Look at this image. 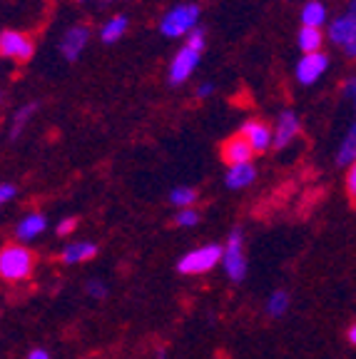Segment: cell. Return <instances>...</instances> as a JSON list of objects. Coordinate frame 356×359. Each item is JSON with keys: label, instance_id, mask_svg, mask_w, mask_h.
Here are the masks:
<instances>
[{"label": "cell", "instance_id": "6da1fadb", "mask_svg": "<svg viewBox=\"0 0 356 359\" xmlns=\"http://www.w3.org/2000/svg\"><path fill=\"white\" fill-rule=\"evenodd\" d=\"M38 267V255L22 242H8L0 247V280L8 285H18L33 277Z\"/></svg>", "mask_w": 356, "mask_h": 359}, {"label": "cell", "instance_id": "d4e9b609", "mask_svg": "<svg viewBox=\"0 0 356 359\" xmlns=\"http://www.w3.org/2000/svg\"><path fill=\"white\" fill-rule=\"evenodd\" d=\"M85 292H88L90 297L102 299V297H107V285H105V282H100V280H88V282H85Z\"/></svg>", "mask_w": 356, "mask_h": 359}, {"label": "cell", "instance_id": "8992f818", "mask_svg": "<svg viewBox=\"0 0 356 359\" xmlns=\"http://www.w3.org/2000/svg\"><path fill=\"white\" fill-rule=\"evenodd\" d=\"M327 67H329L327 53H322V50L309 53V55H304L299 62H296V80H299L301 85H314L324 73H327Z\"/></svg>", "mask_w": 356, "mask_h": 359}, {"label": "cell", "instance_id": "ffe728a7", "mask_svg": "<svg viewBox=\"0 0 356 359\" xmlns=\"http://www.w3.org/2000/svg\"><path fill=\"white\" fill-rule=\"evenodd\" d=\"M292 299H289V292H284V290H277L269 294L267 299V314L269 317H282L287 309H289Z\"/></svg>", "mask_w": 356, "mask_h": 359}, {"label": "cell", "instance_id": "f546056e", "mask_svg": "<svg viewBox=\"0 0 356 359\" xmlns=\"http://www.w3.org/2000/svg\"><path fill=\"white\" fill-rule=\"evenodd\" d=\"M212 93H214V85H210V83H205V85L197 88V97H210Z\"/></svg>", "mask_w": 356, "mask_h": 359}, {"label": "cell", "instance_id": "52a82bcc", "mask_svg": "<svg viewBox=\"0 0 356 359\" xmlns=\"http://www.w3.org/2000/svg\"><path fill=\"white\" fill-rule=\"evenodd\" d=\"M240 135L245 137L247 142H249V147L254 152H264L269 150V147L274 145V133L272 128H269L267 123H262V120H249V123L242 125Z\"/></svg>", "mask_w": 356, "mask_h": 359}, {"label": "cell", "instance_id": "277c9868", "mask_svg": "<svg viewBox=\"0 0 356 359\" xmlns=\"http://www.w3.org/2000/svg\"><path fill=\"white\" fill-rule=\"evenodd\" d=\"M197 18H200V8L197 6H177L162 18L160 30L167 38H179V35H189L195 30Z\"/></svg>", "mask_w": 356, "mask_h": 359}, {"label": "cell", "instance_id": "5bb4252c", "mask_svg": "<svg viewBox=\"0 0 356 359\" xmlns=\"http://www.w3.org/2000/svg\"><path fill=\"white\" fill-rule=\"evenodd\" d=\"M256 177V170L252 163H245V165H234V168L227 170V177H224V182H227L229 190H242V187L252 185Z\"/></svg>", "mask_w": 356, "mask_h": 359}, {"label": "cell", "instance_id": "603a6c76", "mask_svg": "<svg viewBox=\"0 0 356 359\" xmlns=\"http://www.w3.org/2000/svg\"><path fill=\"white\" fill-rule=\"evenodd\" d=\"M200 219L202 217L195 208H187V210H179L177 217H174V224H177V227H195Z\"/></svg>", "mask_w": 356, "mask_h": 359}, {"label": "cell", "instance_id": "4dcf8cb0", "mask_svg": "<svg viewBox=\"0 0 356 359\" xmlns=\"http://www.w3.org/2000/svg\"><path fill=\"white\" fill-rule=\"evenodd\" d=\"M25 359H50V354L45 352V349H30Z\"/></svg>", "mask_w": 356, "mask_h": 359}, {"label": "cell", "instance_id": "8fae6325", "mask_svg": "<svg viewBox=\"0 0 356 359\" xmlns=\"http://www.w3.org/2000/svg\"><path fill=\"white\" fill-rule=\"evenodd\" d=\"M97 250L100 247L95 245V242H70L60 252V262L67 264V267H73V264H83V262H90V259L97 257Z\"/></svg>", "mask_w": 356, "mask_h": 359}, {"label": "cell", "instance_id": "d6a6232c", "mask_svg": "<svg viewBox=\"0 0 356 359\" xmlns=\"http://www.w3.org/2000/svg\"><path fill=\"white\" fill-rule=\"evenodd\" d=\"M346 90L351 93V97H354V105H356V80H351V83L346 85Z\"/></svg>", "mask_w": 356, "mask_h": 359}, {"label": "cell", "instance_id": "9a60e30c", "mask_svg": "<svg viewBox=\"0 0 356 359\" xmlns=\"http://www.w3.org/2000/svg\"><path fill=\"white\" fill-rule=\"evenodd\" d=\"M351 33H354V18H351L349 13L336 18L334 22H329V40L334 45H339V48H344V45L349 43Z\"/></svg>", "mask_w": 356, "mask_h": 359}, {"label": "cell", "instance_id": "ac0fdd59", "mask_svg": "<svg viewBox=\"0 0 356 359\" xmlns=\"http://www.w3.org/2000/svg\"><path fill=\"white\" fill-rule=\"evenodd\" d=\"M356 163V123L349 128L339 152H336V165H351Z\"/></svg>", "mask_w": 356, "mask_h": 359}, {"label": "cell", "instance_id": "2e32d148", "mask_svg": "<svg viewBox=\"0 0 356 359\" xmlns=\"http://www.w3.org/2000/svg\"><path fill=\"white\" fill-rule=\"evenodd\" d=\"M322 43H324L322 28H304V25H301L299 35H296V45H299V50L304 53V55L319 53L322 50Z\"/></svg>", "mask_w": 356, "mask_h": 359}, {"label": "cell", "instance_id": "f1b7e54d", "mask_svg": "<svg viewBox=\"0 0 356 359\" xmlns=\"http://www.w3.org/2000/svg\"><path fill=\"white\" fill-rule=\"evenodd\" d=\"M13 197H15V185H0V208L6 205V202H11Z\"/></svg>", "mask_w": 356, "mask_h": 359}, {"label": "cell", "instance_id": "44dd1931", "mask_svg": "<svg viewBox=\"0 0 356 359\" xmlns=\"http://www.w3.org/2000/svg\"><path fill=\"white\" fill-rule=\"evenodd\" d=\"M197 200H200V195H197L195 187H174V190L170 192V202H172V205H177L179 210L192 208Z\"/></svg>", "mask_w": 356, "mask_h": 359}, {"label": "cell", "instance_id": "e0dca14e", "mask_svg": "<svg viewBox=\"0 0 356 359\" xmlns=\"http://www.w3.org/2000/svg\"><path fill=\"white\" fill-rule=\"evenodd\" d=\"M324 20H327V8L319 0H312L301 8V25L304 28H322Z\"/></svg>", "mask_w": 356, "mask_h": 359}, {"label": "cell", "instance_id": "9c48e42d", "mask_svg": "<svg viewBox=\"0 0 356 359\" xmlns=\"http://www.w3.org/2000/svg\"><path fill=\"white\" fill-rule=\"evenodd\" d=\"M222 160L234 168V165H245V163H252V157H254V150L249 147V142L242 137V135H232L229 140L222 142Z\"/></svg>", "mask_w": 356, "mask_h": 359}, {"label": "cell", "instance_id": "7402d4cb", "mask_svg": "<svg viewBox=\"0 0 356 359\" xmlns=\"http://www.w3.org/2000/svg\"><path fill=\"white\" fill-rule=\"evenodd\" d=\"M35 107H38L35 102H28L25 107H20V110H18L15 120H13V128H11V137H13V140H18V137L22 135V130H25V125H28V120H30V115L35 112Z\"/></svg>", "mask_w": 356, "mask_h": 359}, {"label": "cell", "instance_id": "3957f363", "mask_svg": "<svg viewBox=\"0 0 356 359\" xmlns=\"http://www.w3.org/2000/svg\"><path fill=\"white\" fill-rule=\"evenodd\" d=\"M222 267L232 282H242L247 277V255H245V235L240 227H234L222 247Z\"/></svg>", "mask_w": 356, "mask_h": 359}, {"label": "cell", "instance_id": "ba28073f", "mask_svg": "<svg viewBox=\"0 0 356 359\" xmlns=\"http://www.w3.org/2000/svg\"><path fill=\"white\" fill-rule=\"evenodd\" d=\"M197 62H200V53L184 45L182 50L172 57V62H170V83L172 85L184 83L192 75V70L197 67Z\"/></svg>", "mask_w": 356, "mask_h": 359}, {"label": "cell", "instance_id": "d6986e66", "mask_svg": "<svg viewBox=\"0 0 356 359\" xmlns=\"http://www.w3.org/2000/svg\"><path fill=\"white\" fill-rule=\"evenodd\" d=\"M125 30H128V18H125V15L112 18V20H107L105 25H102V30H100L102 43H115V40L123 38Z\"/></svg>", "mask_w": 356, "mask_h": 359}, {"label": "cell", "instance_id": "5b68a950", "mask_svg": "<svg viewBox=\"0 0 356 359\" xmlns=\"http://www.w3.org/2000/svg\"><path fill=\"white\" fill-rule=\"evenodd\" d=\"M33 53H35V45H33V40H30V35L18 33V30H6V33H0V55L3 57L25 62L33 57Z\"/></svg>", "mask_w": 356, "mask_h": 359}, {"label": "cell", "instance_id": "cb8c5ba5", "mask_svg": "<svg viewBox=\"0 0 356 359\" xmlns=\"http://www.w3.org/2000/svg\"><path fill=\"white\" fill-rule=\"evenodd\" d=\"M346 13H349V15L354 18V33H351L349 43H346L344 48H341V50H344L349 57H356V0H351V3H349V11H346Z\"/></svg>", "mask_w": 356, "mask_h": 359}, {"label": "cell", "instance_id": "30bf717a", "mask_svg": "<svg viewBox=\"0 0 356 359\" xmlns=\"http://www.w3.org/2000/svg\"><path fill=\"white\" fill-rule=\"evenodd\" d=\"M299 130H301V123H299V118H296V112L294 110H284L282 115H279V120H277L274 147H277V150H284V147L289 145L296 135H299Z\"/></svg>", "mask_w": 356, "mask_h": 359}, {"label": "cell", "instance_id": "4fadbf2b", "mask_svg": "<svg viewBox=\"0 0 356 359\" xmlns=\"http://www.w3.org/2000/svg\"><path fill=\"white\" fill-rule=\"evenodd\" d=\"M45 227H48V219H45V215L43 212H30V215H25V217L18 222V227H15V237H18V242H30V240H35L38 235H43L45 232Z\"/></svg>", "mask_w": 356, "mask_h": 359}, {"label": "cell", "instance_id": "7a4b0ae2", "mask_svg": "<svg viewBox=\"0 0 356 359\" xmlns=\"http://www.w3.org/2000/svg\"><path fill=\"white\" fill-rule=\"evenodd\" d=\"M222 245H205L197 247L192 252H187L182 259L177 262V272L179 275H207L212 269L222 264Z\"/></svg>", "mask_w": 356, "mask_h": 359}, {"label": "cell", "instance_id": "4316f807", "mask_svg": "<svg viewBox=\"0 0 356 359\" xmlns=\"http://www.w3.org/2000/svg\"><path fill=\"white\" fill-rule=\"evenodd\" d=\"M75 230H78V217H65L62 222H57V235L60 237L73 235Z\"/></svg>", "mask_w": 356, "mask_h": 359}, {"label": "cell", "instance_id": "7c38bea8", "mask_svg": "<svg viewBox=\"0 0 356 359\" xmlns=\"http://www.w3.org/2000/svg\"><path fill=\"white\" fill-rule=\"evenodd\" d=\"M88 38H90V30L85 28V25H78V28H70L65 33V38H62L60 43V50L62 55L67 57V60H78L80 53L85 50V45H88Z\"/></svg>", "mask_w": 356, "mask_h": 359}, {"label": "cell", "instance_id": "1f68e13d", "mask_svg": "<svg viewBox=\"0 0 356 359\" xmlns=\"http://www.w3.org/2000/svg\"><path fill=\"white\" fill-rule=\"evenodd\" d=\"M346 339H349L351 347H356V322L354 325H349V330H346Z\"/></svg>", "mask_w": 356, "mask_h": 359}, {"label": "cell", "instance_id": "484cf974", "mask_svg": "<svg viewBox=\"0 0 356 359\" xmlns=\"http://www.w3.org/2000/svg\"><path fill=\"white\" fill-rule=\"evenodd\" d=\"M187 48H192V50L200 53L202 48H205V30H200V28L192 30V33H189V38H187Z\"/></svg>", "mask_w": 356, "mask_h": 359}, {"label": "cell", "instance_id": "836d02e7", "mask_svg": "<svg viewBox=\"0 0 356 359\" xmlns=\"http://www.w3.org/2000/svg\"><path fill=\"white\" fill-rule=\"evenodd\" d=\"M354 202H356V200H354Z\"/></svg>", "mask_w": 356, "mask_h": 359}, {"label": "cell", "instance_id": "83f0119b", "mask_svg": "<svg viewBox=\"0 0 356 359\" xmlns=\"http://www.w3.org/2000/svg\"><path fill=\"white\" fill-rule=\"evenodd\" d=\"M346 190H349V195L356 200V163H351L349 172H346Z\"/></svg>", "mask_w": 356, "mask_h": 359}]
</instances>
